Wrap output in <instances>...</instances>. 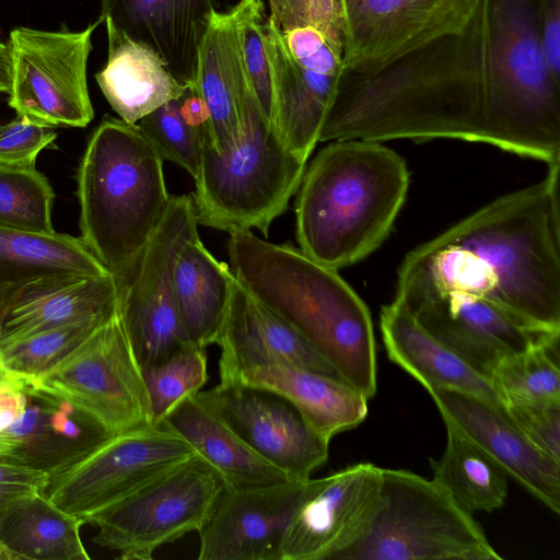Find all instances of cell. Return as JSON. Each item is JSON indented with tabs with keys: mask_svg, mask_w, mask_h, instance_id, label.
<instances>
[{
	"mask_svg": "<svg viewBox=\"0 0 560 560\" xmlns=\"http://www.w3.org/2000/svg\"><path fill=\"white\" fill-rule=\"evenodd\" d=\"M450 418L506 472L556 513L560 512V464L537 450L503 406L443 387L425 388Z\"/></svg>",
	"mask_w": 560,
	"mask_h": 560,
	"instance_id": "20",
	"label": "cell"
},
{
	"mask_svg": "<svg viewBox=\"0 0 560 560\" xmlns=\"http://www.w3.org/2000/svg\"><path fill=\"white\" fill-rule=\"evenodd\" d=\"M492 0L468 24L374 74L342 73L319 142L459 139L534 159L494 77Z\"/></svg>",
	"mask_w": 560,
	"mask_h": 560,
	"instance_id": "1",
	"label": "cell"
},
{
	"mask_svg": "<svg viewBox=\"0 0 560 560\" xmlns=\"http://www.w3.org/2000/svg\"><path fill=\"white\" fill-rule=\"evenodd\" d=\"M77 196L80 238L115 276L140 255L171 199L161 155L137 125L108 115L81 158Z\"/></svg>",
	"mask_w": 560,
	"mask_h": 560,
	"instance_id": "5",
	"label": "cell"
},
{
	"mask_svg": "<svg viewBox=\"0 0 560 560\" xmlns=\"http://www.w3.org/2000/svg\"><path fill=\"white\" fill-rule=\"evenodd\" d=\"M106 320L58 326L2 345L0 362L13 380L31 383L68 355Z\"/></svg>",
	"mask_w": 560,
	"mask_h": 560,
	"instance_id": "36",
	"label": "cell"
},
{
	"mask_svg": "<svg viewBox=\"0 0 560 560\" xmlns=\"http://www.w3.org/2000/svg\"><path fill=\"white\" fill-rule=\"evenodd\" d=\"M162 420L218 470L226 488L250 489L293 480L255 453L196 394L179 401Z\"/></svg>",
	"mask_w": 560,
	"mask_h": 560,
	"instance_id": "28",
	"label": "cell"
},
{
	"mask_svg": "<svg viewBox=\"0 0 560 560\" xmlns=\"http://www.w3.org/2000/svg\"><path fill=\"white\" fill-rule=\"evenodd\" d=\"M83 523L52 503L45 491L15 495L0 510L4 560H89Z\"/></svg>",
	"mask_w": 560,
	"mask_h": 560,
	"instance_id": "29",
	"label": "cell"
},
{
	"mask_svg": "<svg viewBox=\"0 0 560 560\" xmlns=\"http://www.w3.org/2000/svg\"><path fill=\"white\" fill-rule=\"evenodd\" d=\"M108 57L95 74L101 91L121 120L136 125L141 118L183 95L188 85L178 81L162 57L105 21Z\"/></svg>",
	"mask_w": 560,
	"mask_h": 560,
	"instance_id": "27",
	"label": "cell"
},
{
	"mask_svg": "<svg viewBox=\"0 0 560 560\" xmlns=\"http://www.w3.org/2000/svg\"><path fill=\"white\" fill-rule=\"evenodd\" d=\"M196 454L163 420L115 434L50 476L47 498L83 524Z\"/></svg>",
	"mask_w": 560,
	"mask_h": 560,
	"instance_id": "11",
	"label": "cell"
},
{
	"mask_svg": "<svg viewBox=\"0 0 560 560\" xmlns=\"http://www.w3.org/2000/svg\"><path fill=\"white\" fill-rule=\"evenodd\" d=\"M26 404L27 393L24 383L15 380L0 381V431L23 413Z\"/></svg>",
	"mask_w": 560,
	"mask_h": 560,
	"instance_id": "45",
	"label": "cell"
},
{
	"mask_svg": "<svg viewBox=\"0 0 560 560\" xmlns=\"http://www.w3.org/2000/svg\"><path fill=\"white\" fill-rule=\"evenodd\" d=\"M539 27L547 66L560 81V0H539Z\"/></svg>",
	"mask_w": 560,
	"mask_h": 560,
	"instance_id": "43",
	"label": "cell"
},
{
	"mask_svg": "<svg viewBox=\"0 0 560 560\" xmlns=\"http://www.w3.org/2000/svg\"><path fill=\"white\" fill-rule=\"evenodd\" d=\"M558 341L534 346L503 358L490 380L503 404L508 401L560 400V372L552 352Z\"/></svg>",
	"mask_w": 560,
	"mask_h": 560,
	"instance_id": "35",
	"label": "cell"
},
{
	"mask_svg": "<svg viewBox=\"0 0 560 560\" xmlns=\"http://www.w3.org/2000/svg\"><path fill=\"white\" fill-rule=\"evenodd\" d=\"M241 138L218 153L205 138L191 194L199 225L225 231L259 230L271 223L298 191L306 162L283 143L260 110L245 74L241 97Z\"/></svg>",
	"mask_w": 560,
	"mask_h": 560,
	"instance_id": "6",
	"label": "cell"
},
{
	"mask_svg": "<svg viewBox=\"0 0 560 560\" xmlns=\"http://www.w3.org/2000/svg\"><path fill=\"white\" fill-rule=\"evenodd\" d=\"M153 422L161 421L179 401L198 393L208 378L205 349L184 348L142 368Z\"/></svg>",
	"mask_w": 560,
	"mask_h": 560,
	"instance_id": "38",
	"label": "cell"
},
{
	"mask_svg": "<svg viewBox=\"0 0 560 560\" xmlns=\"http://www.w3.org/2000/svg\"><path fill=\"white\" fill-rule=\"evenodd\" d=\"M25 384L71 402L113 434L153 422L142 368L119 312Z\"/></svg>",
	"mask_w": 560,
	"mask_h": 560,
	"instance_id": "9",
	"label": "cell"
},
{
	"mask_svg": "<svg viewBox=\"0 0 560 560\" xmlns=\"http://www.w3.org/2000/svg\"><path fill=\"white\" fill-rule=\"evenodd\" d=\"M560 162L409 252L395 300L448 291L485 296L538 329L560 332Z\"/></svg>",
	"mask_w": 560,
	"mask_h": 560,
	"instance_id": "2",
	"label": "cell"
},
{
	"mask_svg": "<svg viewBox=\"0 0 560 560\" xmlns=\"http://www.w3.org/2000/svg\"><path fill=\"white\" fill-rule=\"evenodd\" d=\"M119 312L115 275L59 273L0 290L1 346L46 329Z\"/></svg>",
	"mask_w": 560,
	"mask_h": 560,
	"instance_id": "19",
	"label": "cell"
},
{
	"mask_svg": "<svg viewBox=\"0 0 560 560\" xmlns=\"http://www.w3.org/2000/svg\"><path fill=\"white\" fill-rule=\"evenodd\" d=\"M102 22L81 32L12 30L9 106L50 127H86L94 117L86 66L92 33Z\"/></svg>",
	"mask_w": 560,
	"mask_h": 560,
	"instance_id": "12",
	"label": "cell"
},
{
	"mask_svg": "<svg viewBox=\"0 0 560 560\" xmlns=\"http://www.w3.org/2000/svg\"><path fill=\"white\" fill-rule=\"evenodd\" d=\"M11 86V55L9 46L0 40V93H9Z\"/></svg>",
	"mask_w": 560,
	"mask_h": 560,
	"instance_id": "46",
	"label": "cell"
},
{
	"mask_svg": "<svg viewBox=\"0 0 560 560\" xmlns=\"http://www.w3.org/2000/svg\"><path fill=\"white\" fill-rule=\"evenodd\" d=\"M23 413L0 431V460L48 472L65 469L115 435L77 406L25 384Z\"/></svg>",
	"mask_w": 560,
	"mask_h": 560,
	"instance_id": "21",
	"label": "cell"
},
{
	"mask_svg": "<svg viewBox=\"0 0 560 560\" xmlns=\"http://www.w3.org/2000/svg\"><path fill=\"white\" fill-rule=\"evenodd\" d=\"M504 408L527 440L560 464V400L508 401Z\"/></svg>",
	"mask_w": 560,
	"mask_h": 560,
	"instance_id": "41",
	"label": "cell"
},
{
	"mask_svg": "<svg viewBox=\"0 0 560 560\" xmlns=\"http://www.w3.org/2000/svg\"><path fill=\"white\" fill-rule=\"evenodd\" d=\"M215 345L220 348L222 383L233 382L245 370L273 363L296 365L342 381L296 329L255 300L237 280Z\"/></svg>",
	"mask_w": 560,
	"mask_h": 560,
	"instance_id": "22",
	"label": "cell"
},
{
	"mask_svg": "<svg viewBox=\"0 0 560 560\" xmlns=\"http://www.w3.org/2000/svg\"><path fill=\"white\" fill-rule=\"evenodd\" d=\"M59 273L100 276L109 271L80 237L0 226V290Z\"/></svg>",
	"mask_w": 560,
	"mask_h": 560,
	"instance_id": "33",
	"label": "cell"
},
{
	"mask_svg": "<svg viewBox=\"0 0 560 560\" xmlns=\"http://www.w3.org/2000/svg\"><path fill=\"white\" fill-rule=\"evenodd\" d=\"M237 36L246 78L266 119L273 125V88L266 47V14L262 0H238Z\"/></svg>",
	"mask_w": 560,
	"mask_h": 560,
	"instance_id": "40",
	"label": "cell"
},
{
	"mask_svg": "<svg viewBox=\"0 0 560 560\" xmlns=\"http://www.w3.org/2000/svg\"><path fill=\"white\" fill-rule=\"evenodd\" d=\"M399 302L434 338L489 380L503 358L559 340L560 332L533 327L472 293L448 291Z\"/></svg>",
	"mask_w": 560,
	"mask_h": 560,
	"instance_id": "16",
	"label": "cell"
},
{
	"mask_svg": "<svg viewBox=\"0 0 560 560\" xmlns=\"http://www.w3.org/2000/svg\"><path fill=\"white\" fill-rule=\"evenodd\" d=\"M224 489L222 476L196 453L93 515V541L121 560H151L161 546L199 532Z\"/></svg>",
	"mask_w": 560,
	"mask_h": 560,
	"instance_id": "8",
	"label": "cell"
},
{
	"mask_svg": "<svg viewBox=\"0 0 560 560\" xmlns=\"http://www.w3.org/2000/svg\"><path fill=\"white\" fill-rule=\"evenodd\" d=\"M103 22L156 51L172 74L194 86L213 0H101Z\"/></svg>",
	"mask_w": 560,
	"mask_h": 560,
	"instance_id": "23",
	"label": "cell"
},
{
	"mask_svg": "<svg viewBox=\"0 0 560 560\" xmlns=\"http://www.w3.org/2000/svg\"><path fill=\"white\" fill-rule=\"evenodd\" d=\"M477 4L478 0H342V73H377L427 44L460 32Z\"/></svg>",
	"mask_w": 560,
	"mask_h": 560,
	"instance_id": "14",
	"label": "cell"
},
{
	"mask_svg": "<svg viewBox=\"0 0 560 560\" xmlns=\"http://www.w3.org/2000/svg\"><path fill=\"white\" fill-rule=\"evenodd\" d=\"M405 160L378 141H330L305 168L295 200L299 248L338 270L375 250L405 202Z\"/></svg>",
	"mask_w": 560,
	"mask_h": 560,
	"instance_id": "4",
	"label": "cell"
},
{
	"mask_svg": "<svg viewBox=\"0 0 560 560\" xmlns=\"http://www.w3.org/2000/svg\"><path fill=\"white\" fill-rule=\"evenodd\" d=\"M320 478L230 489L198 532L199 560H281L285 532Z\"/></svg>",
	"mask_w": 560,
	"mask_h": 560,
	"instance_id": "17",
	"label": "cell"
},
{
	"mask_svg": "<svg viewBox=\"0 0 560 560\" xmlns=\"http://www.w3.org/2000/svg\"><path fill=\"white\" fill-rule=\"evenodd\" d=\"M235 277L200 237L187 242L173 272L174 294L182 325L190 341L205 349L215 343L232 295Z\"/></svg>",
	"mask_w": 560,
	"mask_h": 560,
	"instance_id": "30",
	"label": "cell"
},
{
	"mask_svg": "<svg viewBox=\"0 0 560 560\" xmlns=\"http://www.w3.org/2000/svg\"><path fill=\"white\" fill-rule=\"evenodd\" d=\"M196 397L255 453L293 480L310 479L328 458L329 441L273 390L220 382Z\"/></svg>",
	"mask_w": 560,
	"mask_h": 560,
	"instance_id": "15",
	"label": "cell"
},
{
	"mask_svg": "<svg viewBox=\"0 0 560 560\" xmlns=\"http://www.w3.org/2000/svg\"><path fill=\"white\" fill-rule=\"evenodd\" d=\"M178 98L161 105L136 125L163 160L183 167L195 178L203 149L205 128L195 126L183 115Z\"/></svg>",
	"mask_w": 560,
	"mask_h": 560,
	"instance_id": "39",
	"label": "cell"
},
{
	"mask_svg": "<svg viewBox=\"0 0 560 560\" xmlns=\"http://www.w3.org/2000/svg\"><path fill=\"white\" fill-rule=\"evenodd\" d=\"M269 18L305 71L339 79L346 50L342 0H268Z\"/></svg>",
	"mask_w": 560,
	"mask_h": 560,
	"instance_id": "31",
	"label": "cell"
},
{
	"mask_svg": "<svg viewBox=\"0 0 560 560\" xmlns=\"http://www.w3.org/2000/svg\"><path fill=\"white\" fill-rule=\"evenodd\" d=\"M56 138L52 127L18 115L0 125V165L35 167L39 152L51 148Z\"/></svg>",
	"mask_w": 560,
	"mask_h": 560,
	"instance_id": "42",
	"label": "cell"
},
{
	"mask_svg": "<svg viewBox=\"0 0 560 560\" xmlns=\"http://www.w3.org/2000/svg\"><path fill=\"white\" fill-rule=\"evenodd\" d=\"M198 225L192 195L171 196L140 255L116 276L119 313L141 368L195 346L179 318L173 272L184 245L199 237Z\"/></svg>",
	"mask_w": 560,
	"mask_h": 560,
	"instance_id": "10",
	"label": "cell"
},
{
	"mask_svg": "<svg viewBox=\"0 0 560 560\" xmlns=\"http://www.w3.org/2000/svg\"><path fill=\"white\" fill-rule=\"evenodd\" d=\"M228 254L240 284L279 315L368 399L376 393V345L370 312L336 269L300 248L252 231L230 233Z\"/></svg>",
	"mask_w": 560,
	"mask_h": 560,
	"instance_id": "3",
	"label": "cell"
},
{
	"mask_svg": "<svg viewBox=\"0 0 560 560\" xmlns=\"http://www.w3.org/2000/svg\"><path fill=\"white\" fill-rule=\"evenodd\" d=\"M382 471L360 463L320 478L285 532L281 560H337L368 529L378 503Z\"/></svg>",
	"mask_w": 560,
	"mask_h": 560,
	"instance_id": "18",
	"label": "cell"
},
{
	"mask_svg": "<svg viewBox=\"0 0 560 560\" xmlns=\"http://www.w3.org/2000/svg\"><path fill=\"white\" fill-rule=\"evenodd\" d=\"M245 83L236 12L215 11L199 48L194 88L209 112L205 138L220 154L233 149L241 138V97Z\"/></svg>",
	"mask_w": 560,
	"mask_h": 560,
	"instance_id": "24",
	"label": "cell"
},
{
	"mask_svg": "<svg viewBox=\"0 0 560 560\" xmlns=\"http://www.w3.org/2000/svg\"><path fill=\"white\" fill-rule=\"evenodd\" d=\"M265 33L273 88V126L285 147L307 162L318 143L329 103L305 82L269 16Z\"/></svg>",
	"mask_w": 560,
	"mask_h": 560,
	"instance_id": "32",
	"label": "cell"
},
{
	"mask_svg": "<svg viewBox=\"0 0 560 560\" xmlns=\"http://www.w3.org/2000/svg\"><path fill=\"white\" fill-rule=\"evenodd\" d=\"M0 348H1V330H0ZM0 364H1V362H0ZM1 365H2V364H1Z\"/></svg>",
	"mask_w": 560,
	"mask_h": 560,
	"instance_id": "49",
	"label": "cell"
},
{
	"mask_svg": "<svg viewBox=\"0 0 560 560\" xmlns=\"http://www.w3.org/2000/svg\"><path fill=\"white\" fill-rule=\"evenodd\" d=\"M501 560L471 514L434 480L383 469L376 511L337 560Z\"/></svg>",
	"mask_w": 560,
	"mask_h": 560,
	"instance_id": "7",
	"label": "cell"
},
{
	"mask_svg": "<svg viewBox=\"0 0 560 560\" xmlns=\"http://www.w3.org/2000/svg\"><path fill=\"white\" fill-rule=\"evenodd\" d=\"M1 380H13V378L8 374V372L0 364V381Z\"/></svg>",
	"mask_w": 560,
	"mask_h": 560,
	"instance_id": "48",
	"label": "cell"
},
{
	"mask_svg": "<svg viewBox=\"0 0 560 560\" xmlns=\"http://www.w3.org/2000/svg\"><path fill=\"white\" fill-rule=\"evenodd\" d=\"M22 494H24V493H22ZM15 495H20V494L12 493V492L4 491V490H0V510H1V508L4 504L5 501H8L9 499H11V498H13ZM0 560H4V556H3V551H2L1 546H0Z\"/></svg>",
	"mask_w": 560,
	"mask_h": 560,
	"instance_id": "47",
	"label": "cell"
},
{
	"mask_svg": "<svg viewBox=\"0 0 560 560\" xmlns=\"http://www.w3.org/2000/svg\"><path fill=\"white\" fill-rule=\"evenodd\" d=\"M380 328L389 360L424 388L456 389L504 407L492 382L434 338L401 302L383 306Z\"/></svg>",
	"mask_w": 560,
	"mask_h": 560,
	"instance_id": "25",
	"label": "cell"
},
{
	"mask_svg": "<svg viewBox=\"0 0 560 560\" xmlns=\"http://www.w3.org/2000/svg\"><path fill=\"white\" fill-rule=\"evenodd\" d=\"M55 192L36 167L0 165V226L56 232L51 220Z\"/></svg>",
	"mask_w": 560,
	"mask_h": 560,
	"instance_id": "37",
	"label": "cell"
},
{
	"mask_svg": "<svg viewBox=\"0 0 560 560\" xmlns=\"http://www.w3.org/2000/svg\"><path fill=\"white\" fill-rule=\"evenodd\" d=\"M442 418L447 443L440 459L430 458L432 480L468 514L500 509L508 495L506 472L450 418Z\"/></svg>",
	"mask_w": 560,
	"mask_h": 560,
	"instance_id": "34",
	"label": "cell"
},
{
	"mask_svg": "<svg viewBox=\"0 0 560 560\" xmlns=\"http://www.w3.org/2000/svg\"><path fill=\"white\" fill-rule=\"evenodd\" d=\"M498 91L518 125L551 161L560 159V81L540 38L539 0H492Z\"/></svg>",
	"mask_w": 560,
	"mask_h": 560,
	"instance_id": "13",
	"label": "cell"
},
{
	"mask_svg": "<svg viewBox=\"0 0 560 560\" xmlns=\"http://www.w3.org/2000/svg\"><path fill=\"white\" fill-rule=\"evenodd\" d=\"M233 382L280 394L329 442L336 434L358 427L368 416L369 399L353 387L296 365L273 363L252 368Z\"/></svg>",
	"mask_w": 560,
	"mask_h": 560,
	"instance_id": "26",
	"label": "cell"
},
{
	"mask_svg": "<svg viewBox=\"0 0 560 560\" xmlns=\"http://www.w3.org/2000/svg\"><path fill=\"white\" fill-rule=\"evenodd\" d=\"M49 479L48 472L0 460V490L18 494L45 491Z\"/></svg>",
	"mask_w": 560,
	"mask_h": 560,
	"instance_id": "44",
	"label": "cell"
}]
</instances>
